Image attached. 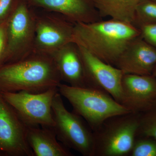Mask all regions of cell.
<instances>
[{
	"label": "cell",
	"instance_id": "6da1fadb",
	"mask_svg": "<svg viewBox=\"0 0 156 156\" xmlns=\"http://www.w3.org/2000/svg\"><path fill=\"white\" fill-rule=\"evenodd\" d=\"M139 36V30L134 24L110 18L75 23L73 42L115 66L129 44Z\"/></svg>",
	"mask_w": 156,
	"mask_h": 156
},
{
	"label": "cell",
	"instance_id": "7a4b0ae2",
	"mask_svg": "<svg viewBox=\"0 0 156 156\" xmlns=\"http://www.w3.org/2000/svg\"><path fill=\"white\" fill-rule=\"evenodd\" d=\"M51 56L34 52L24 58L0 66V92L39 93L61 83Z\"/></svg>",
	"mask_w": 156,
	"mask_h": 156
},
{
	"label": "cell",
	"instance_id": "3957f363",
	"mask_svg": "<svg viewBox=\"0 0 156 156\" xmlns=\"http://www.w3.org/2000/svg\"><path fill=\"white\" fill-rule=\"evenodd\" d=\"M58 89L60 95L71 105L73 112L87 122L92 131L109 118L131 112L101 89L62 83Z\"/></svg>",
	"mask_w": 156,
	"mask_h": 156
},
{
	"label": "cell",
	"instance_id": "277c9868",
	"mask_svg": "<svg viewBox=\"0 0 156 156\" xmlns=\"http://www.w3.org/2000/svg\"><path fill=\"white\" fill-rule=\"evenodd\" d=\"M140 114L130 112L107 119L93 131L94 156H128L137 136Z\"/></svg>",
	"mask_w": 156,
	"mask_h": 156
},
{
	"label": "cell",
	"instance_id": "5b68a950",
	"mask_svg": "<svg viewBox=\"0 0 156 156\" xmlns=\"http://www.w3.org/2000/svg\"><path fill=\"white\" fill-rule=\"evenodd\" d=\"M58 91L53 98L52 112L55 122L53 129L58 140L66 147L84 156H94L93 131L83 118L65 106Z\"/></svg>",
	"mask_w": 156,
	"mask_h": 156
},
{
	"label": "cell",
	"instance_id": "8992f818",
	"mask_svg": "<svg viewBox=\"0 0 156 156\" xmlns=\"http://www.w3.org/2000/svg\"><path fill=\"white\" fill-rule=\"evenodd\" d=\"M35 36L34 9L26 0H16L7 20L5 64L21 60L34 53Z\"/></svg>",
	"mask_w": 156,
	"mask_h": 156
},
{
	"label": "cell",
	"instance_id": "52a82bcc",
	"mask_svg": "<svg viewBox=\"0 0 156 156\" xmlns=\"http://www.w3.org/2000/svg\"><path fill=\"white\" fill-rule=\"evenodd\" d=\"M58 92V87H54L39 93L20 91L0 94L27 127L53 128L52 103Z\"/></svg>",
	"mask_w": 156,
	"mask_h": 156
},
{
	"label": "cell",
	"instance_id": "ba28073f",
	"mask_svg": "<svg viewBox=\"0 0 156 156\" xmlns=\"http://www.w3.org/2000/svg\"><path fill=\"white\" fill-rule=\"evenodd\" d=\"M40 9L38 12L34 10L36 36L34 52L51 56L64 45L73 42L75 23L61 14Z\"/></svg>",
	"mask_w": 156,
	"mask_h": 156
},
{
	"label": "cell",
	"instance_id": "9c48e42d",
	"mask_svg": "<svg viewBox=\"0 0 156 156\" xmlns=\"http://www.w3.org/2000/svg\"><path fill=\"white\" fill-rule=\"evenodd\" d=\"M27 126L0 94V156H34Z\"/></svg>",
	"mask_w": 156,
	"mask_h": 156
},
{
	"label": "cell",
	"instance_id": "30bf717a",
	"mask_svg": "<svg viewBox=\"0 0 156 156\" xmlns=\"http://www.w3.org/2000/svg\"><path fill=\"white\" fill-rule=\"evenodd\" d=\"M78 46L89 87L105 91L121 104L122 80L124 75L122 72L115 66L101 60L85 48Z\"/></svg>",
	"mask_w": 156,
	"mask_h": 156
},
{
	"label": "cell",
	"instance_id": "8fae6325",
	"mask_svg": "<svg viewBox=\"0 0 156 156\" xmlns=\"http://www.w3.org/2000/svg\"><path fill=\"white\" fill-rule=\"evenodd\" d=\"M122 87L121 104L131 112L142 113L156 106V79L153 75L124 74Z\"/></svg>",
	"mask_w": 156,
	"mask_h": 156
},
{
	"label": "cell",
	"instance_id": "7c38bea8",
	"mask_svg": "<svg viewBox=\"0 0 156 156\" xmlns=\"http://www.w3.org/2000/svg\"><path fill=\"white\" fill-rule=\"evenodd\" d=\"M156 65V48L139 36L129 44L115 66L124 74L151 75Z\"/></svg>",
	"mask_w": 156,
	"mask_h": 156
},
{
	"label": "cell",
	"instance_id": "4fadbf2b",
	"mask_svg": "<svg viewBox=\"0 0 156 156\" xmlns=\"http://www.w3.org/2000/svg\"><path fill=\"white\" fill-rule=\"evenodd\" d=\"M35 9L63 15L75 23H89L102 20L91 0H26Z\"/></svg>",
	"mask_w": 156,
	"mask_h": 156
},
{
	"label": "cell",
	"instance_id": "5bb4252c",
	"mask_svg": "<svg viewBox=\"0 0 156 156\" xmlns=\"http://www.w3.org/2000/svg\"><path fill=\"white\" fill-rule=\"evenodd\" d=\"M51 56L62 81L73 87L90 88L80 49L76 43L72 42L66 44Z\"/></svg>",
	"mask_w": 156,
	"mask_h": 156
},
{
	"label": "cell",
	"instance_id": "9a60e30c",
	"mask_svg": "<svg viewBox=\"0 0 156 156\" xmlns=\"http://www.w3.org/2000/svg\"><path fill=\"white\" fill-rule=\"evenodd\" d=\"M27 138L34 156H73L58 142L53 128L27 127Z\"/></svg>",
	"mask_w": 156,
	"mask_h": 156
},
{
	"label": "cell",
	"instance_id": "2e32d148",
	"mask_svg": "<svg viewBox=\"0 0 156 156\" xmlns=\"http://www.w3.org/2000/svg\"><path fill=\"white\" fill-rule=\"evenodd\" d=\"M140 0H91L101 17L133 23Z\"/></svg>",
	"mask_w": 156,
	"mask_h": 156
},
{
	"label": "cell",
	"instance_id": "e0dca14e",
	"mask_svg": "<svg viewBox=\"0 0 156 156\" xmlns=\"http://www.w3.org/2000/svg\"><path fill=\"white\" fill-rule=\"evenodd\" d=\"M156 23V2L152 0H140L135 9L132 24L136 27L143 24Z\"/></svg>",
	"mask_w": 156,
	"mask_h": 156
},
{
	"label": "cell",
	"instance_id": "ac0fdd59",
	"mask_svg": "<svg viewBox=\"0 0 156 156\" xmlns=\"http://www.w3.org/2000/svg\"><path fill=\"white\" fill-rule=\"evenodd\" d=\"M137 136L151 137L156 140V106L140 114Z\"/></svg>",
	"mask_w": 156,
	"mask_h": 156
},
{
	"label": "cell",
	"instance_id": "d6986e66",
	"mask_svg": "<svg viewBox=\"0 0 156 156\" xmlns=\"http://www.w3.org/2000/svg\"><path fill=\"white\" fill-rule=\"evenodd\" d=\"M129 156H156V140L151 137L136 136Z\"/></svg>",
	"mask_w": 156,
	"mask_h": 156
},
{
	"label": "cell",
	"instance_id": "ffe728a7",
	"mask_svg": "<svg viewBox=\"0 0 156 156\" xmlns=\"http://www.w3.org/2000/svg\"><path fill=\"white\" fill-rule=\"evenodd\" d=\"M137 27L140 32V37L156 48V23L143 24Z\"/></svg>",
	"mask_w": 156,
	"mask_h": 156
},
{
	"label": "cell",
	"instance_id": "44dd1931",
	"mask_svg": "<svg viewBox=\"0 0 156 156\" xmlns=\"http://www.w3.org/2000/svg\"><path fill=\"white\" fill-rule=\"evenodd\" d=\"M7 20L0 23V66L6 63L8 48Z\"/></svg>",
	"mask_w": 156,
	"mask_h": 156
},
{
	"label": "cell",
	"instance_id": "7402d4cb",
	"mask_svg": "<svg viewBox=\"0 0 156 156\" xmlns=\"http://www.w3.org/2000/svg\"><path fill=\"white\" fill-rule=\"evenodd\" d=\"M16 2V0H0V23L8 19Z\"/></svg>",
	"mask_w": 156,
	"mask_h": 156
},
{
	"label": "cell",
	"instance_id": "603a6c76",
	"mask_svg": "<svg viewBox=\"0 0 156 156\" xmlns=\"http://www.w3.org/2000/svg\"><path fill=\"white\" fill-rule=\"evenodd\" d=\"M153 75L155 77L156 79V65L155 66L154 68L153 72L152 73Z\"/></svg>",
	"mask_w": 156,
	"mask_h": 156
},
{
	"label": "cell",
	"instance_id": "cb8c5ba5",
	"mask_svg": "<svg viewBox=\"0 0 156 156\" xmlns=\"http://www.w3.org/2000/svg\"><path fill=\"white\" fill-rule=\"evenodd\" d=\"M152 1H153L154 2H156V0H152Z\"/></svg>",
	"mask_w": 156,
	"mask_h": 156
}]
</instances>
